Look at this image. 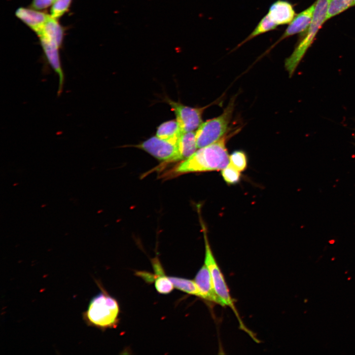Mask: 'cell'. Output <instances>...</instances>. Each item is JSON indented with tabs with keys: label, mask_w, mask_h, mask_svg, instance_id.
<instances>
[{
	"label": "cell",
	"mask_w": 355,
	"mask_h": 355,
	"mask_svg": "<svg viewBox=\"0 0 355 355\" xmlns=\"http://www.w3.org/2000/svg\"><path fill=\"white\" fill-rule=\"evenodd\" d=\"M227 133L218 141L196 150L175 167L170 174L178 176L188 173L221 171L229 162L226 143L233 133H228L227 135Z\"/></svg>",
	"instance_id": "6da1fadb"
},
{
	"label": "cell",
	"mask_w": 355,
	"mask_h": 355,
	"mask_svg": "<svg viewBox=\"0 0 355 355\" xmlns=\"http://www.w3.org/2000/svg\"><path fill=\"white\" fill-rule=\"evenodd\" d=\"M101 291L90 300L87 310L82 314L83 319L89 326L102 330L115 328L119 323V305L98 282Z\"/></svg>",
	"instance_id": "7a4b0ae2"
},
{
	"label": "cell",
	"mask_w": 355,
	"mask_h": 355,
	"mask_svg": "<svg viewBox=\"0 0 355 355\" xmlns=\"http://www.w3.org/2000/svg\"><path fill=\"white\" fill-rule=\"evenodd\" d=\"M330 0H317L316 1L312 20L304 37L284 61L285 68L290 77L293 75L305 53L312 45L319 30L327 21L326 17Z\"/></svg>",
	"instance_id": "3957f363"
},
{
	"label": "cell",
	"mask_w": 355,
	"mask_h": 355,
	"mask_svg": "<svg viewBox=\"0 0 355 355\" xmlns=\"http://www.w3.org/2000/svg\"><path fill=\"white\" fill-rule=\"evenodd\" d=\"M235 99L229 103L219 116L202 123L196 132L198 148L212 144L223 137L228 132L229 124L232 117Z\"/></svg>",
	"instance_id": "277c9868"
},
{
	"label": "cell",
	"mask_w": 355,
	"mask_h": 355,
	"mask_svg": "<svg viewBox=\"0 0 355 355\" xmlns=\"http://www.w3.org/2000/svg\"><path fill=\"white\" fill-rule=\"evenodd\" d=\"M203 230L204 239L205 246V264L207 266L211 274L213 286L216 293L222 300L225 306H229L236 316L240 326L242 329L248 333L251 337H254L250 331L245 327L239 317L235 306L226 283L224 276L214 258L208 240L206 229L203 223H202Z\"/></svg>",
	"instance_id": "5b68a950"
},
{
	"label": "cell",
	"mask_w": 355,
	"mask_h": 355,
	"mask_svg": "<svg viewBox=\"0 0 355 355\" xmlns=\"http://www.w3.org/2000/svg\"><path fill=\"white\" fill-rule=\"evenodd\" d=\"M135 146L144 150L156 159L163 161L164 164L177 161L178 142L166 140L156 136Z\"/></svg>",
	"instance_id": "8992f818"
},
{
	"label": "cell",
	"mask_w": 355,
	"mask_h": 355,
	"mask_svg": "<svg viewBox=\"0 0 355 355\" xmlns=\"http://www.w3.org/2000/svg\"><path fill=\"white\" fill-rule=\"evenodd\" d=\"M167 101L175 112L176 119L183 133L192 131L202 124V114L207 106L192 107L170 99Z\"/></svg>",
	"instance_id": "52a82bcc"
},
{
	"label": "cell",
	"mask_w": 355,
	"mask_h": 355,
	"mask_svg": "<svg viewBox=\"0 0 355 355\" xmlns=\"http://www.w3.org/2000/svg\"><path fill=\"white\" fill-rule=\"evenodd\" d=\"M46 62L59 78L57 95L62 93L65 82V74L62 68L59 50L60 47L43 38H39Z\"/></svg>",
	"instance_id": "ba28073f"
},
{
	"label": "cell",
	"mask_w": 355,
	"mask_h": 355,
	"mask_svg": "<svg viewBox=\"0 0 355 355\" xmlns=\"http://www.w3.org/2000/svg\"><path fill=\"white\" fill-rule=\"evenodd\" d=\"M194 281L201 293L202 299L221 306H225L215 291L211 274L205 264L197 273Z\"/></svg>",
	"instance_id": "9c48e42d"
},
{
	"label": "cell",
	"mask_w": 355,
	"mask_h": 355,
	"mask_svg": "<svg viewBox=\"0 0 355 355\" xmlns=\"http://www.w3.org/2000/svg\"><path fill=\"white\" fill-rule=\"evenodd\" d=\"M15 16L37 35L50 17L45 12L30 8L19 7Z\"/></svg>",
	"instance_id": "30bf717a"
},
{
	"label": "cell",
	"mask_w": 355,
	"mask_h": 355,
	"mask_svg": "<svg viewBox=\"0 0 355 355\" xmlns=\"http://www.w3.org/2000/svg\"><path fill=\"white\" fill-rule=\"evenodd\" d=\"M315 5L316 2L295 15L276 43H278L282 40L295 34L303 33V32H306L312 21Z\"/></svg>",
	"instance_id": "8fae6325"
},
{
	"label": "cell",
	"mask_w": 355,
	"mask_h": 355,
	"mask_svg": "<svg viewBox=\"0 0 355 355\" xmlns=\"http://www.w3.org/2000/svg\"><path fill=\"white\" fill-rule=\"evenodd\" d=\"M267 14L278 26L289 24L295 16V12L289 2L278 0L270 5Z\"/></svg>",
	"instance_id": "7c38bea8"
},
{
	"label": "cell",
	"mask_w": 355,
	"mask_h": 355,
	"mask_svg": "<svg viewBox=\"0 0 355 355\" xmlns=\"http://www.w3.org/2000/svg\"><path fill=\"white\" fill-rule=\"evenodd\" d=\"M37 35L39 38H42L61 47L64 38V29L59 23L58 19L50 16L41 31Z\"/></svg>",
	"instance_id": "4fadbf2b"
},
{
	"label": "cell",
	"mask_w": 355,
	"mask_h": 355,
	"mask_svg": "<svg viewBox=\"0 0 355 355\" xmlns=\"http://www.w3.org/2000/svg\"><path fill=\"white\" fill-rule=\"evenodd\" d=\"M152 265L154 271L152 275L154 281L155 287L160 294H167L171 293L174 286L169 277L165 273L163 268L157 257L151 260Z\"/></svg>",
	"instance_id": "5bb4252c"
},
{
	"label": "cell",
	"mask_w": 355,
	"mask_h": 355,
	"mask_svg": "<svg viewBox=\"0 0 355 355\" xmlns=\"http://www.w3.org/2000/svg\"><path fill=\"white\" fill-rule=\"evenodd\" d=\"M197 148L196 132L191 131L183 133L178 141L177 161L186 159L192 155Z\"/></svg>",
	"instance_id": "9a60e30c"
},
{
	"label": "cell",
	"mask_w": 355,
	"mask_h": 355,
	"mask_svg": "<svg viewBox=\"0 0 355 355\" xmlns=\"http://www.w3.org/2000/svg\"><path fill=\"white\" fill-rule=\"evenodd\" d=\"M183 133L176 119L165 122L159 125L156 131V136L164 140L178 142Z\"/></svg>",
	"instance_id": "2e32d148"
},
{
	"label": "cell",
	"mask_w": 355,
	"mask_h": 355,
	"mask_svg": "<svg viewBox=\"0 0 355 355\" xmlns=\"http://www.w3.org/2000/svg\"><path fill=\"white\" fill-rule=\"evenodd\" d=\"M169 278L175 288L202 298L201 293L194 280L174 276H169Z\"/></svg>",
	"instance_id": "e0dca14e"
},
{
	"label": "cell",
	"mask_w": 355,
	"mask_h": 355,
	"mask_svg": "<svg viewBox=\"0 0 355 355\" xmlns=\"http://www.w3.org/2000/svg\"><path fill=\"white\" fill-rule=\"evenodd\" d=\"M278 26L266 14L259 21L253 31L244 39L241 44L245 43L253 38L264 33L275 30Z\"/></svg>",
	"instance_id": "ac0fdd59"
},
{
	"label": "cell",
	"mask_w": 355,
	"mask_h": 355,
	"mask_svg": "<svg viewBox=\"0 0 355 355\" xmlns=\"http://www.w3.org/2000/svg\"><path fill=\"white\" fill-rule=\"evenodd\" d=\"M354 0H331L327 11L326 20H329L353 6Z\"/></svg>",
	"instance_id": "d6986e66"
},
{
	"label": "cell",
	"mask_w": 355,
	"mask_h": 355,
	"mask_svg": "<svg viewBox=\"0 0 355 355\" xmlns=\"http://www.w3.org/2000/svg\"><path fill=\"white\" fill-rule=\"evenodd\" d=\"M229 164L239 171H244L248 166V158L245 152L241 150H235L229 155Z\"/></svg>",
	"instance_id": "ffe728a7"
},
{
	"label": "cell",
	"mask_w": 355,
	"mask_h": 355,
	"mask_svg": "<svg viewBox=\"0 0 355 355\" xmlns=\"http://www.w3.org/2000/svg\"><path fill=\"white\" fill-rule=\"evenodd\" d=\"M72 0H55L50 8V16L56 19L62 17L69 10Z\"/></svg>",
	"instance_id": "44dd1931"
},
{
	"label": "cell",
	"mask_w": 355,
	"mask_h": 355,
	"mask_svg": "<svg viewBox=\"0 0 355 355\" xmlns=\"http://www.w3.org/2000/svg\"><path fill=\"white\" fill-rule=\"evenodd\" d=\"M221 176L229 185L236 184L241 180V172L229 164L221 170Z\"/></svg>",
	"instance_id": "7402d4cb"
},
{
	"label": "cell",
	"mask_w": 355,
	"mask_h": 355,
	"mask_svg": "<svg viewBox=\"0 0 355 355\" xmlns=\"http://www.w3.org/2000/svg\"><path fill=\"white\" fill-rule=\"evenodd\" d=\"M52 3L53 2L51 0H33L30 7L36 10H41L51 6Z\"/></svg>",
	"instance_id": "603a6c76"
},
{
	"label": "cell",
	"mask_w": 355,
	"mask_h": 355,
	"mask_svg": "<svg viewBox=\"0 0 355 355\" xmlns=\"http://www.w3.org/2000/svg\"><path fill=\"white\" fill-rule=\"evenodd\" d=\"M355 5V0H354L353 1V6Z\"/></svg>",
	"instance_id": "cb8c5ba5"
},
{
	"label": "cell",
	"mask_w": 355,
	"mask_h": 355,
	"mask_svg": "<svg viewBox=\"0 0 355 355\" xmlns=\"http://www.w3.org/2000/svg\"><path fill=\"white\" fill-rule=\"evenodd\" d=\"M51 0L53 2L55 0Z\"/></svg>",
	"instance_id": "d4e9b609"
}]
</instances>
